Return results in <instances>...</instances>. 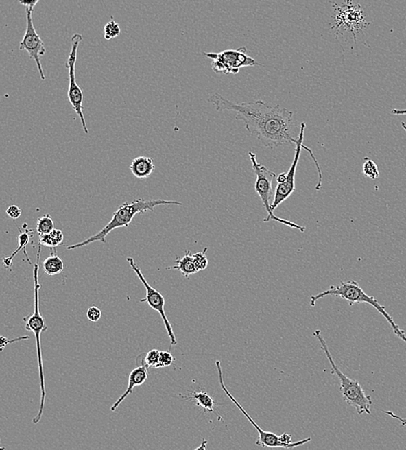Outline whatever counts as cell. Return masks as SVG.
<instances>
[{
    "mask_svg": "<svg viewBox=\"0 0 406 450\" xmlns=\"http://www.w3.org/2000/svg\"><path fill=\"white\" fill-rule=\"evenodd\" d=\"M208 102L217 111L236 113V120L243 121L247 131L265 147L274 149L296 143L298 137L293 134L296 130L293 112L279 104L272 106L263 101L235 104L217 93L211 95Z\"/></svg>",
    "mask_w": 406,
    "mask_h": 450,
    "instance_id": "1",
    "label": "cell"
},
{
    "mask_svg": "<svg viewBox=\"0 0 406 450\" xmlns=\"http://www.w3.org/2000/svg\"><path fill=\"white\" fill-rule=\"evenodd\" d=\"M160 205H182L180 202L165 200H135L134 201L126 202L122 204L118 208L117 211H115L113 217L106 226L99 231L98 233L88 237L81 243L73 244V246H67L68 250H77L78 248H82L88 246L95 241H102L106 244V237L108 235L119 228H128L130 227L132 221L138 214H143L147 211H154L155 207L160 206Z\"/></svg>",
    "mask_w": 406,
    "mask_h": 450,
    "instance_id": "2",
    "label": "cell"
},
{
    "mask_svg": "<svg viewBox=\"0 0 406 450\" xmlns=\"http://www.w3.org/2000/svg\"><path fill=\"white\" fill-rule=\"evenodd\" d=\"M329 296L342 297V299L348 300L350 306L354 305L355 303H366L374 307L390 324L396 335L406 344V335L404 331L401 330V327L394 322L390 314L386 312L385 307H382L374 296H370L365 293V291L361 289L357 281H345V283L342 281L337 286L330 287L328 290L322 291V292L317 294L315 296H312L311 300H310V305L315 307L317 300Z\"/></svg>",
    "mask_w": 406,
    "mask_h": 450,
    "instance_id": "3",
    "label": "cell"
},
{
    "mask_svg": "<svg viewBox=\"0 0 406 450\" xmlns=\"http://www.w3.org/2000/svg\"><path fill=\"white\" fill-rule=\"evenodd\" d=\"M313 336L318 340L320 345L323 352L325 353L326 359H328L330 365L332 367V373L335 374L341 382V390L343 400L348 405L354 407L359 415L366 414L371 415V406L372 401L371 396L366 395L362 386L359 385L357 380L348 378L346 374L343 373L339 367L336 366L330 353L328 344L325 342L324 338L322 337V331L316 330L313 332Z\"/></svg>",
    "mask_w": 406,
    "mask_h": 450,
    "instance_id": "4",
    "label": "cell"
},
{
    "mask_svg": "<svg viewBox=\"0 0 406 450\" xmlns=\"http://www.w3.org/2000/svg\"><path fill=\"white\" fill-rule=\"evenodd\" d=\"M41 244H39L37 263L33 266V281H34V312L29 314L28 316L24 318L25 322V329L32 331L34 333L36 338V343H37L38 351V362L39 378H40V388H41V403L38 415L33 418V423L37 425L42 418L43 412H44V407L45 402V374H44V365H43V357L41 350V340L40 336L43 332L48 329L47 326L45 325L44 317H43L39 312V290L41 289V285L38 281V271H39V257H40Z\"/></svg>",
    "mask_w": 406,
    "mask_h": 450,
    "instance_id": "5",
    "label": "cell"
},
{
    "mask_svg": "<svg viewBox=\"0 0 406 450\" xmlns=\"http://www.w3.org/2000/svg\"><path fill=\"white\" fill-rule=\"evenodd\" d=\"M305 129L306 123L305 122H302L301 124V129H300V134L298 138H297L296 143L295 158H294L293 163L291 167H290L288 174H280L276 178L277 185L275 191V196H274L272 204L273 211H275L276 208L283 203V202L288 200L290 195L296 191V168L297 165H298L300 156H301L302 149H305V150L308 151L312 160L315 162L317 173H318L319 175V181L318 184L316 185V190L319 191L322 189V174L321 167H320L318 161H317L315 154H313L311 149L303 145V138H304Z\"/></svg>",
    "mask_w": 406,
    "mask_h": 450,
    "instance_id": "6",
    "label": "cell"
},
{
    "mask_svg": "<svg viewBox=\"0 0 406 450\" xmlns=\"http://www.w3.org/2000/svg\"><path fill=\"white\" fill-rule=\"evenodd\" d=\"M249 156L250 161H252V168L254 173H255L256 176L255 189L256 193L259 194L261 200H262L264 209L268 213V216L266 218H264L263 222H269L270 220H275L279 222V223L287 225L292 229H297L302 233H304L306 230V227L301 226V225L296 224L290 222L289 220H283V218H280L276 217V215H274V211H272V202L274 200V196H275V193H274L273 189V182L276 180V175L274 171H270L269 168H267L265 165L260 164L259 161H256V154L252 153V152H249Z\"/></svg>",
    "mask_w": 406,
    "mask_h": 450,
    "instance_id": "7",
    "label": "cell"
},
{
    "mask_svg": "<svg viewBox=\"0 0 406 450\" xmlns=\"http://www.w3.org/2000/svg\"><path fill=\"white\" fill-rule=\"evenodd\" d=\"M204 55L213 60L211 68L219 75H236L241 68L259 65L255 59L246 54V49L243 47L235 51L204 53Z\"/></svg>",
    "mask_w": 406,
    "mask_h": 450,
    "instance_id": "8",
    "label": "cell"
},
{
    "mask_svg": "<svg viewBox=\"0 0 406 450\" xmlns=\"http://www.w3.org/2000/svg\"><path fill=\"white\" fill-rule=\"evenodd\" d=\"M82 41V36L81 34H74L71 38V49L69 52L67 62H66V68L69 71V86L68 91V98L69 102L73 108L75 113L80 118L82 128H84V133L88 134V129L86 125L84 109H82V104H84V93L80 87H79L77 82V78H75V64H77V51L79 45Z\"/></svg>",
    "mask_w": 406,
    "mask_h": 450,
    "instance_id": "9",
    "label": "cell"
},
{
    "mask_svg": "<svg viewBox=\"0 0 406 450\" xmlns=\"http://www.w3.org/2000/svg\"><path fill=\"white\" fill-rule=\"evenodd\" d=\"M127 260L128 261V263H130L132 270H133L135 274H137L139 279H140L141 283H143L145 289H146L147 291V297L145 298V299L143 300H141L140 302L147 303L148 305H150L151 309L157 311V312L160 314V316L161 318H163V320L165 327H166L168 336H169L170 338L171 345L173 346H176L177 345L176 337H175L173 327H171V323L169 322V320H168L167 319V317L166 316V312H165L164 296H163V294H161L160 291L154 289L153 287L150 286V284H148L146 278H145L143 274L141 273L140 267H139L137 264L134 263V260L133 259V258L128 257Z\"/></svg>",
    "mask_w": 406,
    "mask_h": 450,
    "instance_id": "10",
    "label": "cell"
},
{
    "mask_svg": "<svg viewBox=\"0 0 406 450\" xmlns=\"http://www.w3.org/2000/svg\"><path fill=\"white\" fill-rule=\"evenodd\" d=\"M32 12L33 10L26 8V29L24 38H23L21 45H19V49L28 52L29 58L33 59L37 64L38 71L42 80H45L40 58L42 56L45 54L46 49L44 42H43L40 36L38 34L34 25H33Z\"/></svg>",
    "mask_w": 406,
    "mask_h": 450,
    "instance_id": "11",
    "label": "cell"
},
{
    "mask_svg": "<svg viewBox=\"0 0 406 450\" xmlns=\"http://www.w3.org/2000/svg\"><path fill=\"white\" fill-rule=\"evenodd\" d=\"M216 366L217 372H219V385L221 388L223 389L228 398L232 400L234 405L241 410V412L246 416V418L249 420L250 423L255 427L257 432H259V439L256 440V445L263 447V448H283V443L280 441L279 436L276 435L275 433L265 431V430L261 429L259 425L254 421L252 416L247 413L246 410L243 408L242 405L237 401L235 398H234L232 394L230 393L229 390H227L226 386L224 383L223 370L219 360H217Z\"/></svg>",
    "mask_w": 406,
    "mask_h": 450,
    "instance_id": "12",
    "label": "cell"
},
{
    "mask_svg": "<svg viewBox=\"0 0 406 450\" xmlns=\"http://www.w3.org/2000/svg\"><path fill=\"white\" fill-rule=\"evenodd\" d=\"M147 378L148 372L146 365L138 366L136 368L132 370L130 379H128V385L126 392H125L123 395H122L121 398L115 403V405L111 407V412H115V410L118 409V407L121 405V403L124 401L125 399H127L128 396L133 394L134 387L143 385V383L146 382Z\"/></svg>",
    "mask_w": 406,
    "mask_h": 450,
    "instance_id": "13",
    "label": "cell"
},
{
    "mask_svg": "<svg viewBox=\"0 0 406 450\" xmlns=\"http://www.w3.org/2000/svg\"><path fill=\"white\" fill-rule=\"evenodd\" d=\"M130 171L132 174L140 180L147 178L154 173V161L152 158L141 156L135 158L130 164Z\"/></svg>",
    "mask_w": 406,
    "mask_h": 450,
    "instance_id": "14",
    "label": "cell"
},
{
    "mask_svg": "<svg viewBox=\"0 0 406 450\" xmlns=\"http://www.w3.org/2000/svg\"><path fill=\"white\" fill-rule=\"evenodd\" d=\"M186 401H193L196 403L198 406L201 407L206 412H213L216 407V403L213 399L208 394L206 390H200V392H191L187 396H182L179 394Z\"/></svg>",
    "mask_w": 406,
    "mask_h": 450,
    "instance_id": "15",
    "label": "cell"
},
{
    "mask_svg": "<svg viewBox=\"0 0 406 450\" xmlns=\"http://www.w3.org/2000/svg\"><path fill=\"white\" fill-rule=\"evenodd\" d=\"M176 263V266L168 267L167 270H180L183 276L187 278H189L191 274L198 273L195 264H194L193 254H191L189 250L186 251V254L182 258L178 257Z\"/></svg>",
    "mask_w": 406,
    "mask_h": 450,
    "instance_id": "16",
    "label": "cell"
},
{
    "mask_svg": "<svg viewBox=\"0 0 406 450\" xmlns=\"http://www.w3.org/2000/svg\"><path fill=\"white\" fill-rule=\"evenodd\" d=\"M43 269H44V272L49 276H58L64 271V261L58 256L56 249H52L51 256L46 258L43 263Z\"/></svg>",
    "mask_w": 406,
    "mask_h": 450,
    "instance_id": "17",
    "label": "cell"
},
{
    "mask_svg": "<svg viewBox=\"0 0 406 450\" xmlns=\"http://www.w3.org/2000/svg\"><path fill=\"white\" fill-rule=\"evenodd\" d=\"M19 231H21V233H19V236L18 248H16V250L11 254V256L3 258V265L5 266V269H10V268L12 267L13 258H14L16 254H18L21 250H24V253L26 258H27L29 263L32 264V261L29 260L28 254L26 252V246H27L29 244V239H31V237H32V234L29 233V230L28 229H26L25 231H21V229H19Z\"/></svg>",
    "mask_w": 406,
    "mask_h": 450,
    "instance_id": "18",
    "label": "cell"
},
{
    "mask_svg": "<svg viewBox=\"0 0 406 450\" xmlns=\"http://www.w3.org/2000/svg\"><path fill=\"white\" fill-rule=\"evenodd\" d=\"M64 233L60 230L55 229L49 234L39 235V244L45 247L56 249L64 241Z\"/></svg>",
    "mask_w": 406,
    "mask_h": 450,
    "instance_id": "19",
    "label": "cell"
},
{
    "mask_svg": "<svg viewBox=\"0 0 406 450\" xmlns=\"http://www.w3.org/2000/svg\"><path fill=\"white\" fill-rule=\"evenodd\" d=\"M55 230L54 222L49 214H45L38 220L37 233L38 235L49 234Z\"/></svg>",
    "mask_w": 406,
    "mask_h": 450,
    "instance_id": "20",
    "label": "cell"
},
{
    "mask_svg": "<svg viewBox=\"0 0 406 450\" xmlns=\"http://www.w3.org/2000/svg\"><path fill=\"white\" fill-rule=\"evenodd\" d=\"M362 171L366 178L370 180H375L379 177V171L378 165L371 158H366L364 164H363Z\"/></svg>",
    "mask_w": 406,
    "mask_h": 450,
    "instance_id": "21",
    "label": "cell"
},
{
    "mask_svg": "<svg viewBox=\"0 0 406 450\" xmlns=\"http://www.w3.org/2000/svg\"><path fill=\"white\" fill-rule=\"evenodd\" d=\"M104 32L106 40H111V39L118 38L121 34L120 25L114 19H112L104 26Z\"/></svg>",
    "mask_w": 406,
    "mask_h": 450,
    "instance_id": "22",
    "label": "cell"
},
{
    "mask_svg": "<svg viewBox=\"0 0 406 450\" xmlns=\"http://www.w3.org/2000/svg\"><path fill=\"white\" fill-rule=\"evenodd\" d=\"M160 351L154 349L150 351L145 357V364L151 368H158L160 364Z\"/></svg>",
    "mask_w": 406,
    "mask_h": 450,
    "instance_id": "23",
    "label": "cell"
},
{
    "mask_svg": "<svg viewBox=\"0 0 406 450\" xmlns=\"http://www.w3.org/2000/svg\"><path fill=\"white\" fill-rule=\"evenodd\" d=\"M207 248L202 251V252H199L193 254L194 264H195L196 269L198 272H200L201 270H204L208 267V259L206 257Z\"/></svg>",
    "mask_w": 406,
    "mask_h": 450,
    "instance_id": "24",
    "label": "cell"
},
{
    "mask_svg": "<svg viewBox=\"0 0 406 450\" xmlns=\"http://www.w3.org/2000/svg\"><path fill=\"white\" fill-rule=\"evenodd\" d=\"M174 362V356L171 355L170 352H167V351H160V364H158V367L163 368V367L170 366Z\"/></svg>",
    "mask_w": 406,
    "mask_h": 450,
    "instance_id": "25",
    "label": "cell"
},
{
    "mask_svg": "<svg viewBox=\"0 0 406 450\" xmlns=\"http://www.w3.org/2000/svg\"><path fill=\"white\" fill-rule=\"evenodd\" d=\"M87 316L90 322H97L101 319L102 311L99 307L92 306L88 309Z\"/></svg>",
    "mask_w": 406,
    "mask_h": 450,
    "instance_id": "26",
    "label": "cell"
},
{
    "mask_svg": "<svg viewBox=\"0 0 406 450\" xmlns=\"http://www.w3.org/2000/svg\"><path fill=\"white\" fill-rule=\"evenodd\" d=\"M6 214L8 215L9 217H11L12 220H16L18 218L21 217L22 210L16 205H11L6 210Z\"/></svg>",
    "mask_w": 406,
    "mask_h": 450,
    "instance_id": "27",
    "label": "cell"
},
{
    "mask_svg": "<svg viewBox=\"0 0 406 450\" xmlns=\"http://www.w3.org/2000/svg\"><path fill=\"white\" fill-rule=\"evenodd\" d=\"M29 336L19 337L16 339L8 340L5 337H1V346H0V350L4 351L5 347L8 345L10 343H14L16 342H21V340H29Z\"/></svg>",
    "mask_w": 406,
    "mask_h": 450,
    "instance_id": "28",
    "label": "cell"
},
{
    "mask_svg": "<svg viewBox=\"0 0 406 450\" xmlns=\"http://www.w3.org/2000/svg\"><path fill=\"white\" fill-rule=\"evenodd\" d=\"M39 1H40V0H19V3H21L22 5L31 10H34L35 6L37 5Z\"/></svg>",
    "mask_w": 406,
    "mask_h": 450,
    "instance_id": "29",
    "label": "cell"
},
{
    "mask_svg": "<svg viewBox=\"0 0 406 450\" xmlns=\"http://www.w3.org/2000/svg\"><path fill=\"white\" fill-rule=\"evenodd\" d=\"M392 114L394 115H406V109L401 110V109H392Z\"/></svg>",
    "mask_w": 406,
    "mask_h": 450,
    "instance_id": "30",
    "label": "cell"
},
{
    "mask_svg": "<svg viewBox=\"0 0 406 450\" xmlns=\"http://www.w3.org/2000/svg\"><path fill=\"white\" fill-rule=\"evenodd\" d=\"M386 414H388L389 416H391L392 418H395L398 420V421H401V423L403 422H406V419H403L401 418H399V416H396L394 412H385Z\"/></svg>",
    "mask_w": 406,
    "mask_h": 450,
    "instance_id": "31",
    "label": "cell"
},
{
    "mask_svg": "<svg viewBox=\"0 0 406 450\" xmlns=\"http://www.w3.org/2000/svg\"><path fill=\"white\" fill-rule=\"evenodd\" d=\"M206 445H207V442L206 441V440L203 439L202 445H201V446L199 447V448H197V449H206Z\"/></svg>",
    "mask_w": 406,
    "mask_h": 450,
    "instance_id": "32",
    "label": "cell"
},
{
    "mask_svg": "<svg viewBox=\"0 0 406 450\" xmlns=\"http://www.w3.org/2000/svg\"><path fill=\"white\" fill-rule=\"evenodd\" d=\"M401 126L402 128H404L405 131L406 132V124L405 123V122H401Z\"/></svg>",
    "mask_w": 406,
    "mask_h": 450,
    "instance_id": "33",
    "label": "cell"
}]
</instances>
